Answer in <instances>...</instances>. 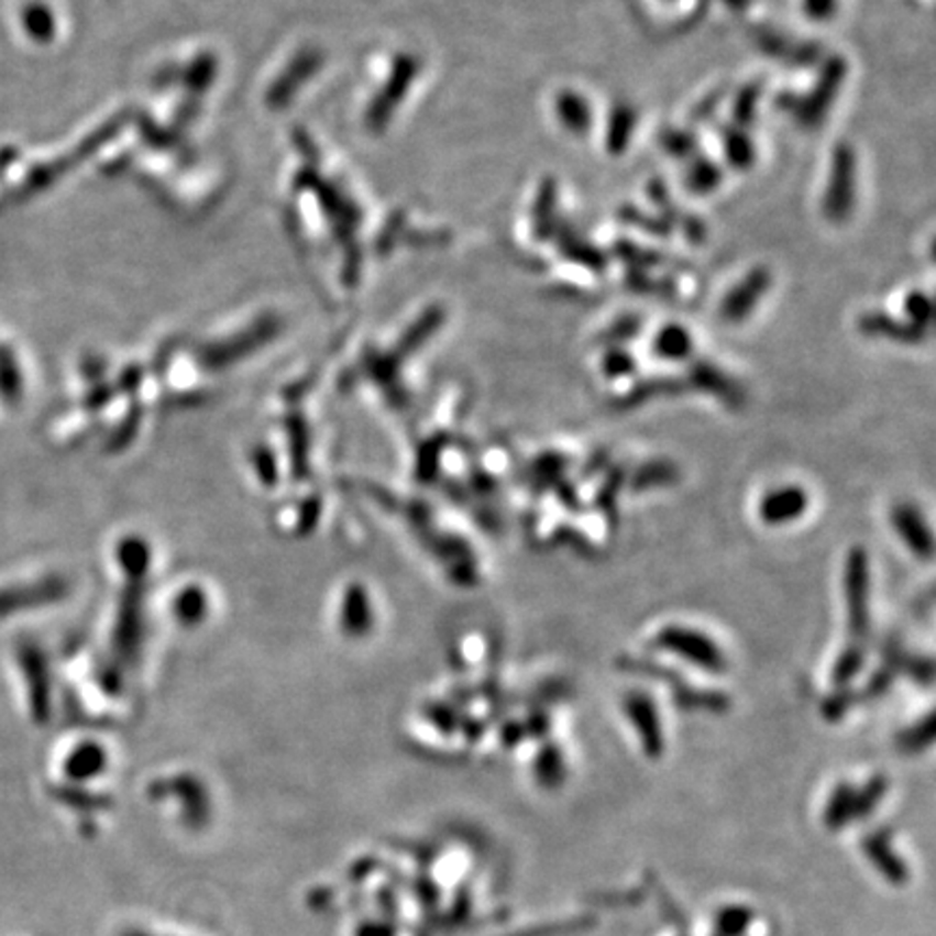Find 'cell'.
<instances>
[{"mask_svg": "<svg viewBox=\"0 0 936 936\" xmlns=\"http://www.w3.org/2000/svg\"><path fill=\"white\" fill-rule=\"evenodd\" d=\"M672 703L683 712H703V714H726L733 705L730 696L720 690L696 687L685 679L670 690Z\"/></svg>", "mask_w": 936, "mask_h": 936, "instance_id": "6", "label": "cell"}, {"mask_svg": "<svg viewBox=\"0 0 936 936\" xmlns=\"http://www.w3.org/2000/svg\"><path fill=\"white\" fill-rule=\"evenodd\" d=\"M833 4H835V0H806L808 11H811L813 15H817V20H819L822 15H828V13H830V9H833Z\"/></svg>", "mask_w": 936, "mask_h": 936, "instance_id": "30", "label": "cell"}, {"mask_svg": "<svg viewBox=\"0 0 936 936\" xmlns=\"http://www.w3.org/2000/svg\"><path fill=\"white\" fill-rule=\"evenodd\" d=\"M585 102L583 100H579L576 96H569V98H564L562 100V115H564V120H566V124L569 126H583L585 122H583V118H585Z\"/></svg>", "mask_w": 936, "mask_h": 936, "instance_id": "28", "label": "cell"}, {"mask_svg": "<svg viewBox=\"0 0 936 936\" xmlns=\"http://www.w3.org/2000/svg\"><path fill=\"white\" fill-rule=\"evenodd\" d=\"M652 645L654 649L681 657L690 665H696L709 674H722L728 668L724 650L709 636L683 625H668L659 629Z\"/></svg>", "mask_w": 936, "mask_h": 936, "instance_id": "2", "label": "cell"}, {"mask_svg": "<svg viewBox=\"0 0 936 936\" xmlns=\"http://www.w3.org/2000/svg\"><path fill=\"white\" fill-rule=\"evenodd\" d=\"M533 774L538 785H542L544 790H558L564 785L566 781V761L562 755V748L558 744H544L538 750L536 763H533Z\"/></svg>", "mask_w": 936, "mask_h": 936, "instance_id": "10", "label": "cell"}, {"mask_svg": "<svg viewBox=\"0 0 936 936\" xmlns=\"http://www.w3.org/2000/svg\"><path fill=\"white\" fill-rule=\"evenodd\" d=\"M902 672H904L911 681H915L917 685L931 687V685H933V681H935V659H933L931 654H911V652H909V657H906V661H904Z\"/></svg>", "mask_w": 936, "mask_h": 936, "instance_id": "21", "label": "cell"}, {"mask_svg": "<svg viewBox=\"0 0 936 936\" xmlns=\"http://www.w3.org/2000/svg\"><path fill=\"white\" fill-rule=\"evenodd\" d=\"M865 848L869 850V857H871V861L876 863V867L889 878V880H893V882H904L906 880V869H904V863L891 852V846H889V839L884 837V835H876V837H871L867 844H865Z\"/></svg>", "mask_w": 936, "mask_h": 936, "instance_id": "17", "label": "cell"}, {"mask_svg": "<svg viewBox=\"0 0 936 936\" xmlns=\"http://www.w3.org/2000/svg\"><path fill=\"white\" fill-rule=\"evenodd\" d=\"M891 525L906 549L922 562H931L935 555L933 529L928 527L924 514L911 504H898L891 509Z\"/></svg>", "mask_w": 936, "mask_h": 936, "instance_id": "4", "label": "cell"}, {"mask_svg": "<svg viewBox=\"0 0 936 936\" xmlns=\"http://www.w3.org/2000/svg\"><path fill=\"white\" fill-rule=\"evenodd\" d=\"M681 480V471L674 462L665 460V458H652L647 460L645 464L636 466L629 475H627V484L629 491L640 495V493H650V491H659V488H670Z\"/></svg>", "mask_w": 936, "mask_h": 936, "instance_id": "8", "label": "cell"}, {"mask_svg": "<svg viewBox=\"0 0 936 936\" xmlns=\"http://www.w3.org/2000/svg\"><path fill=\"white\" fill-rule=\"evenodd\" d=\"M857 705H859L857 690L839 687L822 701V716L828 722L844 720Z\"/></svg>", "mask_w": 936, "mask_h": 936, "instance_id": "19", "label": "cell"}, {"mask_svg": "<svg viewBox=\"0 0 936 936\" xmlns=\"http://www.w3.org/2000/svg\"><path fill=\"white\" fill-rule=\"evenodd\" d=\"M603 371H605V375H607V377H612V379L627 377V375H631V373L636 371V361H634V356H631V354H627V352H623V350H616V352H609V354L605 356V361H603Z\"/></svg>", "mask_w": 936, "mask_h": 936, "instance_id": "23", "label": "cell"}, {"mask_svg": "<svg viewBox=\"0 0 936 936\" xmlns=\"http://www.w3.org/2000/svg\"><path fill=\"white\" fill-rule=\"evenodd\" d=\"M844 598L850 640L867 645L871 636V566L863 547H852L846 555Z\"/></svg>", "mask_w": 936, "mask_h": 936, "instance_id": "1", "label": "cell"}, {"mask_svg": "<svg viewBox=\"0 0 936 936\" xmlns=\"http://www.w3.org/2000/svg\"><path fill=\"white\" fill-rule=\"evenodd\" d=\"M683 386L679 382H672V379H650V382L634 386L629 393L620 395L618 401H616V406L620 410H631V408H638V406L647 404L654 395H674Z\"/></svg>", "mask_w": 936, "mask_h": 936, "instance_id": "18", "label": "cell"}, {"mask_svg": "<svg viewBox=\"0 0 936 936\" xmlns=\"http://www.w3.org/2000/svg\"><path fill=\"white\" fill-rule=\"evenodd\" d=\"M935 741V714L928 712L924 718L913 722L909 728H902L895 737V744L906 755L924 752Z\"/></svg>", "mask_w": 936, "mask_h": 936, "instance_id": "13", "label": "cell"}, {"mask_svg": "<svg viewBox=\"0 0 936 936\" xmlns=\"http://www.w3.org/2000/svg\"><path fill=\"white\" fill-rule=\"evenodd\" d=\"M553 542L560 544V547H571L581 555H594L596 553V547L590 542V538H585V533H581L575 527H566V525L558 527L553 531Z\"/></svg>", "mask_w": 936, "mask_h": 936, "instance_id": "22", "label": "cell"}, {"mask_svg": "<svg viewBox=\"0 0 936 936\" xmlns=\"http://www.w3.org/2000/svg\"><path fill=\"white\" fill-rule=\"evenodd\" d=\"M571 458L562 451H544L529 464V488L542 497L547 491H553L566 475Z\"/></svg>", "mask_w": 936, "mask_h": 936, "instance_id": "9", "label": "cell"}, {"mask_svg": "<svg viewBox=\"0 0 936 936\" xmlns=\"http://www.w3.org/2000/svg\"><path fill=\"white\" fill-rule=\"evenodd\" d=\"M808 505V493L802 486H783L759 502V518L768 527H785L802 518Z\"/></svg>", "mask_w": 936, "mask_h": 936, "instance_id": "5", "label": "cell"}, {"mask_svg": "<svg viewBox=\"0 0 936 936\" xmlns=\"http://www.w3.org/2000/svg\"><path fill=\"white\" fill-rule=\"evenodd\" d=\"M887 790H889L887 777L869 779L863 790L857 792V797H855V817H867L882 802Z\"/></svg>", "mask_w": 936, "mask_h": 936, "instance_id": "20", "label": "cell"}, {"mask_svg": "<svg viewBox=\"0 0 936 936\" xmlns=\"http://www.w3.org/2000/svg\"><path fill=\"white\" fill-rule=\"evenodd\" d=\"M855 797L857 792L848 783L837 785L824 808V822L828 828H841L855 817Z\"/></svg>", "mask_w": 936, "mask_h": 936, "instance_id": "16", "label": "cell"}, {"mask_svg": "<svg viewBox=\"0 0 936 936\" xmlns=\"http://www.w3.org/2000/svg\"><path fill=\"white\" fill-rule=\"evenodd\" d=\"M618 665L631 674L645 676L650 681H657L661 685H665L668 690H672L674 685H679L683 681V676L679 672H674L672 668L659 663V661H650V659H638V657H620Z\"/></svg>", "mask_w": 936, "mask_h": 936, "instance_id": "15", "label": "cell"}, {"mask_svg": "<svg viewBox=\"0 0 936 936\" xmlns=\"http://www.w3.org/2000/svg\"><path fill=\"white\" fill-rule=\"evenodd\" d=\"M750 922V913L744 909H728L720 917V936H737Z\"/></svg>", "mask_w": 936, "mask_h": 936, "instance_id": "25", "label": "cell"}, {"mask_svg": "<svg viewBox=\"0 0 936 936\" xmlns=\"http://www.w3.org/2000/svg\"><path fill=\"white\" fill-rule=\"evenodd\" d=\"M502 737H504L505 744H509V748H511V746H516L518 741H522V739H525L522 722H507L504 726Z\"/></svg>", "mask_w": 936, "mask_h": 936, "instance_id": "29", "label": "cell"}, {"mask_svg": "<svg viewBox=\"0 0 936 936\" xmlns=\"http://www.w3.org/2000/svg\"><path fill=\"white\" fill-rule=\"evenodd\" d=\"M652 352L661 356L663 361H683L692 352V339L685 332V328L668 326L654 337Z\"/></svg>", "mask_w": 936, "mask_h": 936, "instance_id": "14", "label": "cell"}, {"mask_svg": "<svg viewBox=\"0 0 936 936\" xmlns=\"http://www.w3.org/2000/svg\"><path fill=\"white\" fill-rule=\"evenodd\" d=\"M627 469L623 464H609L607 469V477L601 484V488L594 495V505L596 509L603 511V516L607 520H616L618 516V495L623 491V486L627 484Z\"/></svg>", "mask_w": 936, "mask_h": 936, "instance_id": "12", "label": "cell"}, {"mask_svg": "<svg viewBox=\"0 0 936 936\" xmlns=\"http://www.w3.org/2000/svg\"><path fill=\"white\" fill-rule=\"evenodd\" d=\"M692 384L709 395H714L718 401L728 408H741L746 404V395L741 390V386L730 379L726 373H722L720 368L701 362L692 368Z\"/></svg>", "mask_w": 936, "mask_h": 936, "instance_id": "7", "label": "cell"}, {"mask_svg": "<svg viewBox=\"0 0 936 936\" xmlns=\"http://www.w3.org/2000/svg\"><path fill=\"white\" fill-rule=\"evenodd\" d=\"M623 712L631 722L645 755L649 759H659L665 750V735L654 698L642 690H629L623 698Z\"/></svg>", "mask_w": 936, "mask_h": 936, "instance_id": "3", "label": "cell"}, {"mask_svg": "<svg viewBox=\"0 0 936 936\" xmlns=\"http://www.w3.org/2000/svg\"><path fill=\"white\" fill-rule=\"evenodd\" d=\"M612 464V451L607 449H598L594 451L581 466V480H592L596 475H601L603 471H607Z\"/></svg>", "mask_w": 936, "mask_h": 936, "instance_id": "26", "label": "cell"}, {"mask_svg": "<svg viewBox=\"0 0 936 936\" xmlns=\"http://www.w3.org/2000/svg\"><path fill=\"white\" fill-rule=\"evenodd\" d=\"M865 659H867V645H859V642L850 640L837 654L835 665L830 670V683L835 685V690L852 685V681L861 674V670L865 668Z\"/></svg>", "mask_w": 936, "mask_h": 936, "instance_id": "11", "label": "cell"}, {"mask_svg": "<svg viewBox=\"0 0 936 936\" xmlns=\"http://www.w3.org/2000/svg\"><path fill=\"white\" fill-rule=\"evenodd\" d=\"M553 491H555V495H558L560 504L564 505L569 511H575V514H579V511L583 509V499H581V495H579L575 484H571L569 480H562V482H560Z\"/></svg>", "mask_w": 936, "mask_h": 936, "instance_id": "27", "label": "cell"}, {"mask_svg": "<svg viewBox=\"0 0 936 936\" xmlns=\"http://www.w3.org/2000/svg\"><path fill=\"white\" fill-rule=\"evenodd\" d=\"M522 730H525V737L544 739L549 735V730H551V716H549V712L542 709V707H533L531 714L522 722Z\"/></svg>", "mask_w": 936, "mask_h": 936, "instance_id": "24", "label": "cell"}]
</instances>
